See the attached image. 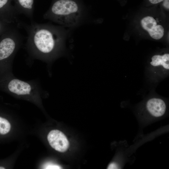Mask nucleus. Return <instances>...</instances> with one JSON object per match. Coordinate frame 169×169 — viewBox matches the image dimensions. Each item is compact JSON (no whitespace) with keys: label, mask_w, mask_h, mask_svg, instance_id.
<instances>
[{"label":"nucleus","mask_w":169,"mask_h":169,"mask_svg":"<svg viewBox=\"0 0 169 169\" xmlns=\"http://www.w3.org/2000/svg\"><path fill=\"white\" fill-rule=\"evenodd\" d=\"M151 64L153 66H162L164 69H169V54H165L163 55H155L151 58Z\"/></svg>","instance_id":"obj_10"},{"label":"nucleus","mask_w":169,"mask_h":169,"mask_svg":"<svg viewBox=\"0 0 169 169\" xmlns=\"http://www.w3.org/2000/svg\"><path fill=\"white\" fill-rule=\"evenodd\" d=\"M5 168L2 166H0V169H4Z\"/></svg>","instance_id":"obj_17"},{"label":"nucleus","mask_w":169,"mask_h":169,"mask_svg":"<svg viewBox=\"0 0 169 169\" xmlns=\"http://www.w3.org/2000/svg\"><path fill=\"white\" fill-rule=\"evenodd\" d=\"M13 25L5 22L0 19V36L6 30L13 26Z\"/></svg>","instance_id":"obj_12"},{"label":"nucleus","mask_w":169,"mask_h":169,"mask_svg":"<svg viewBox=\"0 0 169 169\" xmlns=\"http://www.w3.org/2000/svg\"><path fill=\"white\" fill-rule=\"evenodd\" d=\"M44 168L45 169H61V167L60 166L54 164H46Z\"/></svg>","instance_id":"obj_13"},{"label":"nucleus","mask_w":169,"mask_h":169,"mask_svg":"<svg viewBox=\"0 0 169 169\" xmlns=\"http://www.w3.org/2000/svg\"><path fill=\"white\" fill-rule=\"evenodd\" d=\"M118 167L117 165L114 163H112L109 164L107 167V169H117Z\"/></svg>","instance_id":"obj_14"},{"label":"nucleus","mask_w":169,"mask_h":169,"mask_svg":"<svg viewBox=\"0 0 169 169\" xmlns=\"http://www.w3.org/2000/svg\"><path fill=\"white\" fill-rule=\"evenodd\" d=\"M14 7L18 14H23L33 19L34 0H13Z\"/></svg>","instance_id":"obj_9"},{"label":"nucleus","mask_w":169,"mask_h":169,"mask_svg":"<svg viewBox=\"0 0 169 169\" xmlns=\"http://www.w3.org/2000/svg\"><path fill=\"white\" fill-rule=\"evenodd\" d=\"M147 110L149 113L155 117L162 116L166 110V105L162 99L154 98L149 99L146 104Z\"/></svg>","instance_id":"obj_8"},{"label":"nucleus","mask_w":169,"mask_h":169,"mask_svg":"<svg viewBox=\"0 0 169 169\" xmlns=\"http://www.w3.org/2000/svg\"><path fill=\"white\" fill-rule=\"evenodd\" d=\"M85 9L82 0H52L43 17L64 27L73 28L81 22Z\"/></svg>","instance_id":"obj_2"},{"label":"nucleus","mask_w":169,"mask_h":169,"mask_svg":"<svg viewBox=\"0 0 169 169\" xmlns=\"http://www.w3.org/2000/svg\"><path fill=\"white\" fill-rule=\"evenodd\" d=\"M47 138L50 146L57 151L64 152L69 148V142L67 138L62 132L59 130L50 131Z\"/></svg>","instance_id":"obj_6"},{"label":"nucleus","mask_w":169,"mask_h":169,"mask_svg":"<svg viewBox=\"0 0 169 169\" xmlns=\"http://www.w3.org/2000/svg\"><path fill=\"white\" fill-rule=\"evenodd\" d=\"M149 2L153 4H157L160 3L164 0H149Z\"/></svg>","instance_id":"obj_16"},{"label":"nucleus","mask_w":169,"mask_h":169,"mask_svg":"<svg viewBox=\"0 0 169 169\" xmlns=\"http://www.w3.org/2000/svg\"><path fill=\"white\" fill-rule=\"evenodd\" d=\"M163 3V6L167 9L169 8V0H164Z\"/></svg>","instance_id":"obj_15"},{"label":"nucleus","mask_w":169,"mask_h":169,"mask_svg":"<svg viewBox=\"0 0 169 169\" xmlns=\"http://www.w3.org/2000/svg\"><path fill=\"white\" fill-rule=\"evenodd\" d=\"M28 33L26 46L34 58L51 62L63 54L68 31L64 27L33 22L30 25L20 22Z\"/></svg>","instance_id":"obj_1"},{"label":"nucleus","mask_w":169,"mask_h":169,"mask_svg":"<svg viewBox=\"0 0 169 169\" xmlns=\"http://www.w3.org/2000/svg\"><path fill=\"white\" fill-rule=\"evenodd\" d=\"M0 90L13 95L34 99L39 97L41 93L36 82L19 79L12 73L0 76Z\"/></svg>","instance_id":"obj_4"},{"label":"nucleus","mask_w":169,"mask_h":169,"mask_svg":"<svg viewBox=\"0 0 169 169\" xmlns=\"http://www.w3.org/2000/svg\"><path fill=\"white\" fill-rule=\"evenodd\" d=\"M141 25L153 38L158 40L161 38L164 33L162 26L157 24L155 19L152 17L147 16L143 18L141 21Z\"/></svg>","instance_id":"obj_7"},{"label":"nucleus","mask_w":169,"mask_h":169,"mask_svg":"<svg viewBox=\"0 0 169 169\" xmlns=\"http://www.w3.org/2000/svg\"><path fill=\"white\" fill-rule=\"evenodd\" d=\"M13 0H0V19L7 23L15 24L18 27L20 22Z\"/></svg>","instance_id":"obj_5"},{"label":"nucleus","mask_w":169,"mask_h":169,"mask_svg":"<svg viewBox=\"0 0 169 169\" xmlns=\"http://www.w3.org/2000/svg\"><path fill=\"white\" fill-rule=\"evenodd\" d=\"M22 42L21 35L14 26L0 36V76L12 73L14 58Z\"/></svg>","instance_id":"obj_3"},{"label":"nucleus","mask_w":169,"mask_h":169,"mask_svg":"<svg viewBox=\"0 0 169 169\" xmlns=\"http://www.w3.org/2000/svg\"><path fill=\"white\" fill-rule=\"evenodd\" d=\"M11 126L9 122L6 119L0 116V134L5 135L10 131Z\"/></svg>","instance_id":"obj_11"}]
</instances>
